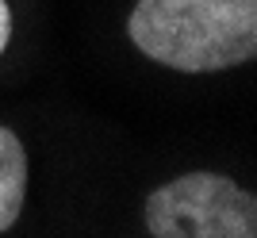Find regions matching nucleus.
Instances as JSON below:
<instances>
[{"mask_svg":"<svg viewBox=\"0 0 257 238\" xmlns=\"http://www.w3.org/2000/svg\"><path fill=\"white\" fill-rule=\"evenodd\" d=\"M127 31L169 69L215 73L257 62V0H139Z\"/></svg>","mask_w":257,"mask_h":238,"instance_id":"nucleus-1","label":"nucleus"},{"mask_svg":"<svg viewBox=\"0 0 257 238\" xmlns=\"http://www.w3.org/2000/svg\"><path fill=\"white\" fill-rule=\"evenodd\" d=\"M154 238H257V192L223 173H184L146 196Z\"/></svg>","mask_w":257,"mask_h":238,"instance_id":"nucleus-2","label":"nucleus"},{"mask_svg":"<svg viewBox=\"0 0 257 238\" xmlns=\"http://www.w3.org/2000/svg\"><path fill=\"white\" fill-rule=\"evenodd\" d=\"M27 196V154L8 127H0V230H8L23 211Z\"/></svg>","mask_w":257,"mask_h":238,"instance_id":"nucleus-3","label":"nucleus"},{"mask_svg":"<svg viewBox=\"0 0 257 238\" xmlns=\"http://www.w3.org/2000/svg\"><path fill=\"white\" fill-rule=\"evenodd\" d=\"M8 39H12V12H8V4L0 0V54H4Z\"/></svg>","mask_w":257,"mask_h":238,"instance_id":"nucleus-4","label":"nucleus"}]
</instances>
